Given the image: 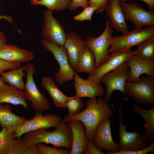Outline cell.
<instances>
[{
  "mask_svg": "<svg viewBox=\"0 0 154 154\" xmlns=\"http://www.w3.org/2000/svg\"><path fill=\"white\" fill-rule=\"evenodd\" d=\"M86 108L75 115L66 116L62 121L67 122L75 120L84 124L86 134L88 140L92 141L100 122L103 119L111 117L113 114L111 107L104 100L89 98L86 102Z\"/></svg>",
  "mask_w": 154,
  "mask_h": 154,
  "instance_id": "cell-1",
  "label": "cell"
},
{
  "mask_svg": "<svg viewBox=\"0 0 154 154\" xmlns=\"http://www.w3.org/2000/svg\"><path fill=\"white\" fill-rule=\"evenodd\" d=\"M56 130L48 131L42 128L29 131L23 134L26 145H36L39 143L50 144L55 147H63L70 150L72 145L71 129L66 122L61 121Z\"/></svg>",
  "mask_w": 154,
  "mask_h": 154,
  "instance_id": "cell-2",
  "label": "cell"
},
{
  "mask_svg": "<svg viewBox=\"0 0 154 154\" xmlns=\"http://www.w3.org/2000/svg\"><path fill=\"white\" fill-rule=\"evenodd\" d=\"M124 87L126 94L138 104L154 106V76H143L138 82L126 81Z\"/></svg>",
  "mask_w": 154,
  "mask_h": 154,
  "instance_id": "cell-3",
  "label": "cell"
},
{
  "mask_svg": "<svg viewBox=\"0 0 154 154\" xmlns=\"http://www.w3.org/2000/svg\"><path fill=\"white\" fill-rule=\"evenodd\" d=\"M26 75V83L23 90L26 98L31 102L32 107L41 113L48 110L50 104L45 96L37 87L33 76L35 72L34 65L32 63L27 64L23 66Z\"/></svg>",
  "mask_w": 154,
  "mask_h": 154,
  "instance_id": "cell-4",
  "label": "cell"
},
{
  "mask_svg": "<svg viewBox=\"0 0 154 154\" xmlns=\"http://www.w3.org/2000/svg\"><path fill=\"white\" fill-rule=\"evenodd\" d=\"M154 37V26L141 30L135 29L119 36L112 37V44L108 50L109 54L138 46L147 39Z\"/></svg>",
  "mask_w": 154,
  "mask_h": 154,
  "instance_id": "cell-5",
  "label": "cell"
},
{
  "mask_svg": "<svg viewBox=\"0 0 154 154\" xmlns=\"http://www.w3.org/2000/svg\"><path fill=\"white\" fill-rule=\"evenodd\" d=\"M137 51V49L133 51L127 49L108 54L99 65L89 74L86 80L94 83H100L105 74L125 62L130 56L136 54Z\"/></svg>",
  "mask_w": 154,
  "mask_h": 154,
  "instance_id": "cell-6",
  "label": "cell"
},
{
  "mask_svg": "<svg viewBox=\"0 0 154 154\" xmlns=\"http://www.w3.org/2000/svg\"><path fill=\"white\" fill-rule=\"evenodd\" d=\"M120 105L119 110V122L118 127L119 143H118V151H134L141 150L148 146L147 141L140 131L133 132L126 131L127 126L123 123L121 114V108L123 102Z\"/></svg>",
  "mask_w": 154,
  "mask_h": 154,
  "instance_id": "cell-7",
  "label": "cell"
},
{
  "mask_svg": "<svg viewBox=\"0 0 154 154\" xmlns=\"http://www.w3.org/2000/svg\"><path fill=\"white\" fill-rule=\"evenodd\" d=\"M113 29L111 27L108 19L105 23V27L102 33L95 37L89 35L84 40L85 43L93 53L95 58V67L97 68L108 54V50L112 44Z\"/></svg>",
  "mask_w": 154,
  "mask_h": 154,
  "instance_id": "cell-8",
  "label": "cell"
},
{
  "mask_svg": "<svg viewBox=\"0 0 154 154\" xmlns=\"http://www.w3.org/2000/svg\"><path fill=\"white\" fill-rule=\"evenodd\" d=\"M43 47L51 53L60 66L58 72L55 73L54 78L60 85L73 79L74 71L71 68L68 61L67 53L64 46H59L50 43L43 38L40 40Z\"/></svg>",
  "mask_w": 154,
  "mask_h": 154,
  "instance_id": "cell-9",
  "label": "cell"
},
{
  "mask_svg": "<svg viewBox=\"0 0 154 154\" xmlns=\"http://www.w3.org/2000/svg\"><path fill=\"white\" fill-rule=\"evenodd\" d=\"M52 10L43 11V22L41 31L43 38L57 46H64L66 34L63 26L53 16Z\"/></svg>",
  "mask_w": 154,
  "mask_h": 154,
  "instance_id": "cell-10",
  "label": "cell"
},
{
  "mask_svg": "<svg viewBox=\"0 0 154 154\" xmlns=\"http://www.w3.org/2000/svg\"><path fill=\"white\" fill-rule=\"evenodd\" d=\"M130 73L128 65L125 62L102 77L101 82L104 84L106 88L104 99L106 102H108L110 100L114 90H119L124 95H126L124 85L129 77Z\"/></svg>",
  "mask_w": 154,
  "mask_h": 154,
  "instance_id": "cell-11",
  "label": "cell"
},
{
  "mask_svg": "<svg viewBox=\"0 0 154 154\" xmlns=\"http://www.w3.org/2000/svg\"><path fill=\"white\" fill-rule=\"evenodd\" d=\"M125 20L132 22L135 29H142L144 26H154V12L147 11L136 3L121 1Z\"/></svg>",
  "mask_w": 154,
  "mask_h": 154,
  "instance_id": "cell-12",
  "label": "cell"
},
{
  "mask_svg": "<svg viewBox=\"0 0 154 154\" xmlns=\"http://www.w3.org/2000/svg\"><path fill=\"white\" fill-rule=\"evenodd\" d=\"M61 120L57 115L47 114L43 115L42 113L37 111L33 118L27 120L14 132V137L15 138L19 137L25 133L38 129L56 128Z\"/></svg>",
  "mask_w": 154,
  "mask_h": 154,
  "instance_id": "cell-13",
  "label": "cell"
},
{
  "mask_svg": "<svg viewBox=\"0 0 154 154\" xmlns=\"http://www.w3.org/2000/svg\"><path fill=\"white\" fill-rule=\"evenodd\" d=\"M111 124V120L109 117L102 120L97 127L92 141L98 148L114 152L118 151V143L115 142L112 139Z\"/></svg>",
  "mask_w": 154,
  "mask_h": 154,
  "instance_id": "cell-14",
  "label": "cell"
},
{
  "mask_svg": "<svg viewBox=\"0 0 154 154\" xmlns=\"http://www.w3.org/2000/svg\"><path fill=\"white\" fill-rule=\"evenodd\" d=\"M64 46L67 52L70 65L76 71L78 61L87 47L85 42L78 34L70 31L66 34Z\"/></svg>",
  "mask_w": 154,
  "mask_h": 154,
  "instance_id": "cell-15",
  "label": "cell"
},
{
  "mask_svg": "<svg viewBox=\"0 0 154 154\" xmlns=\"http://www.w3.org/2000/svg\"><path fill=\"white\" fill-rule=\"evenodd\" d=\"M125 62L128 64L130 71L127 82H139L141 80L139 76L144 74L154 76V60L143 59L134 54L129 58Z\"/></svg>",
  "mask_w": 154,
  "mask_h": 154,
  "instance_id": "cell-16",
  "label": "cell"
},
{
  "mask_svg": "<svg viewBox=\"0 0 154 154\" xmlns=\"http://www.w3.org/2000/svg\"><path fill=\"white\" fill-rule=\"evenodd\" d=\"M73 84L76 90L75 95L81 98L102 97L106 90L100 83H94L82 78L77 72L74 71L73 78Z\"/></svg>",
  "mask_w": 154,
  "mask_h": 154,
  "instance_id": "cell-17",
  "label": "cell"
},
{
  "mask_svg": "<svg viewBox=\"0 0 154 154\" xmlns=\"http://www.w3.org/2000/svg\"><path fill=\"white\" fill-rule=\"evenodd\" d=\"M120 2V0H110L105 10L111 27L123 35L129 31V27L126 22Z\"/></svg>",
  "mask_w": 154,
  "mask_h": 154,
  "instance_id": "cell-18",
  "label": "cell"
},
{
  "mask_svg": "<svg viewBox=\"0 0 154 154\" xmlns=\"http://www.w3.org/2000/svg\"><path fill=\"white\" fill-rule=\"evenodd\" d=\"M72 134V145L70 154H85L88 139L83 123L75 120L67 122Z\"/></svg>",
  "mask_w": 154,
  "mask_h": 154,
  "instance_id": "cell-19",
  "label": "cell"
},
{
  "mask_svg": "<svg viewBox=\"0 0 154 154\" xmlns=\"http://www.w3.org/2000/svg\"><path fill=\"white\" fill-rule=\"evenodd\" d=\"M34 58L33 52L16 45L6 44L0 47V60L20 63L30 61Z\"/></svg>",
  "mask_w": 154,
  "mask_h": 154,
  "instance_id": "cell-20",
  "label": "cell"
},
{
  "mask_svg": "<svg viewBox=\"0 0 154 154\" xmlns=\"http://www.w3.org/2000/svg\"><path fill=\"white\" fill-rule=\"evenodd\" d=\"M12 110L11 106L0 104V125L9 131L14 132L28 120L14 114Z\"/></svg>",
  "mask_w": 154,
  "mask_h": 154,
  "instance_id": "cell-21",
  "label": "cell"
},
{
  "mask_svg": "<svg viewBox=\"0 0 154 154\" xmlns=\"http://www.w3.org/2000/svg\"><path fill=\"white\" fill-rule=\"evenodd\" d=\"M26 100L23 91L6 84L0 87V104L20 105L26 109L28 107Z\"/></svg>",
  "mask_w": 154,
  "mask_h": 154,
  "instance_id": "cell-22",
  "label": "cell"
},
{
  "mask_svg": "<svg viewBox=\"0 0 154 154\" xmlns=\"http://www.w3.org/2000/svg\"><path fill=\"white\" fill-rule=\"evenodd\" d=\"M132 111L142 117L145 120L144 128L143 134L150 144L154 138V107L149 110H145L138 104H135L131 109Z\"/></svg>",
  "mask_w": 154,
  "mask_h": 154,
  "instance_id": "cell-23",
  "label": "cell"
},
{
  "mask_svg": "<svg viewBox=\"0 0 154 154\" xmlns=\"http://www.w3.org/2000/svg\"><path fill=\"white\" fill-rule=\"evenodd\" d=\"M43 88L48 93L55 105L59 108H64L68 96L61 91L56 85L53 79L50 77H43L42 80Z\"/></svg>",
  "mask_w": 154,
  "mask_h": 154,
  "instance_id": "cell-24",
  "label": "cell"
},
{
  "mask_svg": "<svg viewBox=\"0 0 154 154\" xmlns=\"http://www.w3.org/2000/svg\"><path fill=\"white\" fill-rule=\"evenodd\" d=\"M23 67L11 69L7 72H3L0 75L4 82L9 85L13 86L17 89L23 90L25 83L23 78L26 75Z\"/></svg>",
  "mask_w": 154,
  "mask_h": 154,
  "instance_id": "cell-25",
  "label": "cell"
},
{
  "mask_svg": "<svg viewBox=\"0 0 154 154\" xmlns=\"http://www.w3.org/2000/svg\"><path fill=\"white\" fill-rule=\"evenodd\" d=\"M95 63L94 55L91 50L87 47L78 61L75 71L89 74L95 69Z\"/></svg>",
  "mask_w": 154,
  "mask_h": 154,
  "instance_id": "cell-26",
  "label": "cell"
},
{
  "mask_svg": "<svg viewBox=\"0 0 154 154\" xmlns=\"http://www.w3.org/2000/svg\"><path fill=\"white\" fill-rule=\"evenodd\" d=\"M72 1V0H30V3L34 5L44 6L48 9L53 11H61L68 9Z\"/></svg>",
  "mask_w": 154,
  "mask_h": 154,
  "instance_id": "cell-27",
  "label": "cell"
},
{
  "mask_svg": "<svg viewBox=\"0 0 154 154\" xmlns=\"http://www.w3.org/2000/svg\"><path fill=\"white\" fill-rule=\"evenodd\" d=\"M137 46L136 55L137 56L147 60H154V37L147 39Z\"/></svg>",
  "mask_w": 154,
  "mask_h": 154,
  "instance_id": "cell-28",
  "label": "cell"
},
{
  "mask_svg": "<svg viewBox=\"0 0 154 154\" xmlns=\"http://www.w3.org/2000/svg\"><path fill=\"white\" fill-rule=\"evenodd\" d=\"M14 132L3 127L0 132V154H7L9 148L15 141Z\"/></svg>",
  "mask_w": 154,
  "mask_h": 154,
  "instance_id": "cell-29",
  "label": "cell"
},
{
  "mask_svg": "<svg viewBox=\"0 0 154 154\" xmlns=\"http://www.w3.org/2000/svg\"><path fill=\"white\" fill-rule=\"evenodd\" d=\"M65 106L68 111V115L71 116L80 112L84 106V104L81 98L75 95L67 97L65 102Z\"/></svg>",
  "mask_w": 154,
  "mask_h": 154,
  "instance_id": "cell-30",
  "label": "cell"
},
{
  "mask_svg": "<svg viewBox=\"0 0 154 154\" xmlns=\"http://www.w3.org/2000/svg\"><path fill=\"white\" fill-rule=\"evenodd\" d=\"M36 146L42 154H70V150L58 149L46 146L42 143L37 144Z\"/></svg>",
  "mask_w": 154,
  "mask_h": 154,
  "instance_id": "cell-31",
  "label": "cell"
},
{
  "mask_svg": "<svg viewBox=\"0 0 154 154\" xmlns=\"http://www.w3.org/2000/svg\"><path fill=\"white\" fill-rule=\"evenodd\" d=\"M27 145L21 136L16 137L9 148L7 154H24Z\"/></svg>",
  "mask_w": 154,
  "mask_h": 154,
  "instance_id": "cell-32",
  "label": "cell"
},
{
  "mask_svg": "<svg viewBox=\"0 0 154 154\" xmlns=\"http://www.w3.org/2000/svg\"><path fill=\"white\" fill-rule=\"evenodd\" d=\"M96 9V7L94 5L88 6L84 9L80 13L74 16L73 19L75 21H82L86 20L91 21L92 15Z\"/></svg>",
  "mask_w": 154,
  "mask_h": 154,
  "instance_id": "cell-33",
  "label": "cell"
},
{
  "mask_svg": "<svg viewBox=\"0 0 154 154\" xmlns=\"http://www.w3.org/2000/svg\"><path fill=\"white\" fill-rule=\"evenodd\" d=\"M150 153H154V140L147 147L139 151H118L114 152L108 151L105 153L106 154H147Z\"/></svg>",
  "mask_w": 154,
  "mask_h": 154,
  "instance_id": "cell-34",
  "label": "cell"
},
{
  "mask_svg": "<svg viewBox=\"0 0 154 154\" xmlns=\"http://www.w3.org/2000/svg\"><path fill=\"white\" fill-rule=\"evenodd\" d=\"M110 0H89L88 2V6L94 5L96 7L95 12L100 13L105 9Z\"/></svg>",
  "mask_w": 154,
  "mask_h": 154,
  "instance_id": "cell-35",
  "label": "cell"
},
{
  "mask_svg": "<svg viewBox=\"0 0 154 154\" xmlns=\"http://www.w3.org/2000/svg\"><path fill=\"white\" fill-rule=\"evenodd\" d=\"M20 63L11 62L0 60V74L7 70L17 68L21 67Z\"/></svg>",
  "mask_w": 154,
  "mask_h": 154,
  "instance_id": "cell-36",
  "label": "cell"
},
{
  "mask_svg": "<svg viewBox=\"0 0 154 154\" xmlns=\"http://www.w3.org/2000/svg\"><path fill=\"white\" fill-rule=\"evenodd\" d=\"M88 0H72L68 9L71 11L76 10L78 7L83 9L88 6Z\"/></svg>",
  "mask_w": 154,
  "mask_h": 154,
  "instance_id": "cell-37",
  "label": "cell"
},
{
  "mask_svg": "<svg viewBox=\"0 0 154 154\" xmlns=\"http://www.w3.org/2000/svg\"><path fill=\"white\" fill-rule=\"evenodd\" d=\"M105 154L101 149L96 147L93 144L92 141L88 140L85 154Z\"/></svg>",
  "mask_w": 154,
  "mask_h": 154,
  "instance_id": "cell-38",
  "label": "cell"
},
{
  "mask_svg": "<svg viewBox=\"0 0 154 154\" xmlns=\"http://www.w3.org/2000/svg\"><path fill=\"white\" fill-rule=\"evenodd\" d=\"M24 154H42L37 149L36 145H27Z\"/></svg>",
  "mask_w": 154,
  "mask_h": 154,
  "instance_id": "cell-39",
  "label": "cell"
},
{
  "mask_svg": "<svg viewBox=\"0 0 154 154\" xmlns=\"http://www.w3.org/2000/svg\"><path fill=\"white\" fill-rule=\"evenodd\" d=\"M129 0H120L121 1L125 2ZM145 3L147 5L149 11L154 12V0H137Z\"/></svg>",
  "mask_w": 154,
  "mask_h": 154,
  "instance_id": "cell-40",
  "label": "cell"
},
{
  "mask_svg": "<svg viewBox=\"0 0 154 154\" xmlns=\"http://www.w3.org/2000/svg\"><path fill=\"white\" fill-rule=\"evenodd\" d=\"M7 44L6 40L3 33L0 31V47Z\"/></svg>",
  "mask_w": 154,
  "mask_h": 154,
  "instance_id": "cell-41",
  "label": "cell"
},
{
  "mask_svg": "<svg viewBox=\"0 0 154 154\" xmlns=\"http://www.w3.org/2000/svg\"><path fill=\"white\" fill-rule=\"evenodd\" d=\"M2 19H4L11 24H13V19L11 16H7L6 15H1L0 14V22Z\"/></svg>",
  "mask_w": 154,
  "mask_h": 154,
  "instance_id": "cell-42",
  "label": "cell"
},
{
  "mask_svg": "<svg viewBox=\"0 0 154 154\" xmlns=\"http://www.w3.org/2000/svg\"><path fill=\"white\" fill-rule=\"evenodd\" d=\"M1 76H0V87L5 84Z\"/></svg>",
  "mask_w": 154,
  "mask_h": 154,
  "instance_id": "cell-43",
  "label": "cell"
},
{
  "mask_svg": "<svg viewBox=\"0 0 154 154\" xmlns=\"http://www.w3.org/2000/svg\"><path fill=\"white\" fill-rule=\"evenodd\" d=\"M35 0L37 1H39L40 0Z\"/></svg>",
  "mask_w": 154,
  "mask_h": 154,
  "instance_id": "cell-44",
  "label": "cell"
}]
</instances>
